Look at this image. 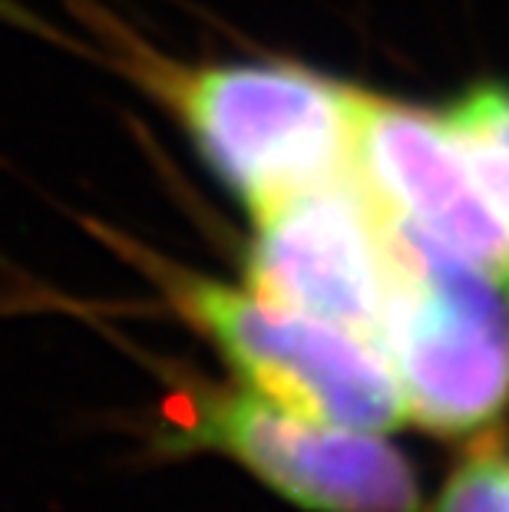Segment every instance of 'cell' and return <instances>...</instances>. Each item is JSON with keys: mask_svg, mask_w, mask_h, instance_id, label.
Here are the masks:
<instances>
[{"mask_svg": "<svg viewBox=\"0 0 509 512\" xmlns=\"http://www.w3.org/2000/svg\"><path fill=\"white\" fill-rule=\"evenodd\" d=\"M248 215L351 176L354 86L298 63H179L136 50L126 63Z\"/></svg>", "mask_w": 509, "mask_h": 512, "instance_id": "6da1fadb", "label": "cell"}, {"mask_svg": "<svg viewBox=\"0 0 509 512\" xmlns=\"http://www.w3.org/2000/svg\"><path fill=\"white\" fill-rule=\"evenodd\" d=\"M143 268L238 387L338 427L391 433L410 423L394 370L371 341L153 252H143Z\"/></svg>", "mask_w": 509, "mask_h": 512, "instance_id": "7a4b0ae2", "label": "cell"}, {"mask_svg": "<svg viewBox=\"0 0 509 512\" xmlns=\"http://www.w3.org/2000/svg\"><path fill=\"white\" fill-rule=\"evenodd\" d=\"M377 344L420 427L463 437L506 410L509 288L397 225Z\"/></svg>", "mask_w": 509, "mask_h": 512, "instance_id": "3957f363", "label": "cell"}, {"mask_svg": "<svg viewBox=\"0 0 509 512\" xmlns=\"http://www.w3.org/2000/svg\"><path fill=\"white\" fill-rule=\"evenodd\" d=\"M169 456L215 453L311 512H417L407 456L384 433L338 427L232 384L182 380L153 433Z\"/></svg>", "mask_w": 509, "mask_h": 512, "instance_id": "277c9868", "label": "cell"}, {"mask_svg": "<svg viewBox=\"0 0 509 512\" xmlns=\"http://www.w3.org/2000/svg\"><path fill=\"white\" fill-rule=\"evenodd\" d=\"M387 265L391 225L351 172L252 215L242 285L381 347Z\"/></svg>", "mask_w": 509, "mask_h": 512, "instance_id": "5b68a950", "label": "cell"}, {"mask_svg": "<svg viewBox=\"0 0 509 512\" xmlns=\"http://www.w3.org/2000/svg\"><path fill=\"white\" fill-rule=\"evenodd\" d=\"M351 172L400 232L509 288V232L443 116L354 90Z\"/></svg>", "mask_w": 509, "mask_h": 512, "instance_id": "8992f818", "label": "cell"}, {"mask_svg": "<svg viewBox=\"0 0 509 512\" xmlns=\"http://www.w3.org/2000/svg\"><path fill=\"white\" fill-rule=\"evenodd\" d=\"M440 116L509 232V86L476 83Z\"/></svg>", "mask_w": 509, "mask_h": 512, "instance_id": "52a82bcc", "label": "cell"}, {"mask_svg": "<svg viewBox=\"0 0 509 512\" xmlns=\"http://www.w3.org/2000/svg\"><path fill=\"white\" fill-rule=\"evenodd\" d=\"M433 512H509V466L500 450L473 453L447 479Z\"/></svg>", "mask_w": 509, "mask_h": 512, "instance_id": "ba28073f", "label": "cell"}]
</instances>
